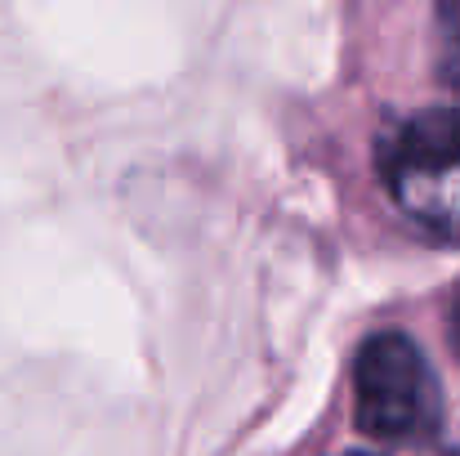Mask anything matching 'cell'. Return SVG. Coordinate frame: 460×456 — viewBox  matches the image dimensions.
I'll return each mask as SVG.
<instances>
[{"mask_svg":"<svg viewBox=\"0 0 460 456\" xmlns=\"http://www.w3.org/2000/svg\"><path fill=\"white\" fill-rule=\"evenodd\" d=\"M452 456H460V452H452Z\"/></svg>","mask_w":460,"mask_h":456,"instance_id":"5b68a950","label":"cell"},{"mask_svg":"<svg viewBox=\"0 0 460 456\" xmlns=\"http://www.w3.org/2000/svg\"><path fill=\"white\" fill-rule=\"evenodd\" d=\"M438 36H443V76L460 94V0L438 4Z\"/></svg>","mask_w":460,"mask_h":456,"instance_id":"3957f363","label":"cell"},{"mask_svg":"<svg viewBox=\"0 0 460 456\" xmlns=\"http://www.w3.org/2000/svg\"><path fill=\"white\" fill-rule=\"evenodd\" d=\"M452 344H456V353H460V296L452 304Z\"/></svg>","mask_w":460,"mask_h":456,"instance_id":"277c9868","label":"cell"},{"mask_svg":"<svg viewBox=\"0 0 460 456\" xmlns=\"http://www.w3.org/2000/svg\"><path fill=\"white\" fill-rule=\"evenodd\" d=\"M394 206L434 242H460V108H434L398 126L380 148Z\"/></svg>","mask_w":460,"mask_h":456,"instance_id":"6da1fadb","label":"cell"},{"mask_svg":"<svg viewBox=\"0 0 460 456\" xmlns=\"http://www.w3.org/2000/svg\"><path fill=\"white\" fill-rule=\"evenodd\" d=\"M358 430L385 443L425 439L443 421V389L425 349L402 331H380L353 362Z\"/></svg>","mask_w":460,"mask_h":456,"instance_id":"7a4b0ae2","label":"cell"}]
</instances>
